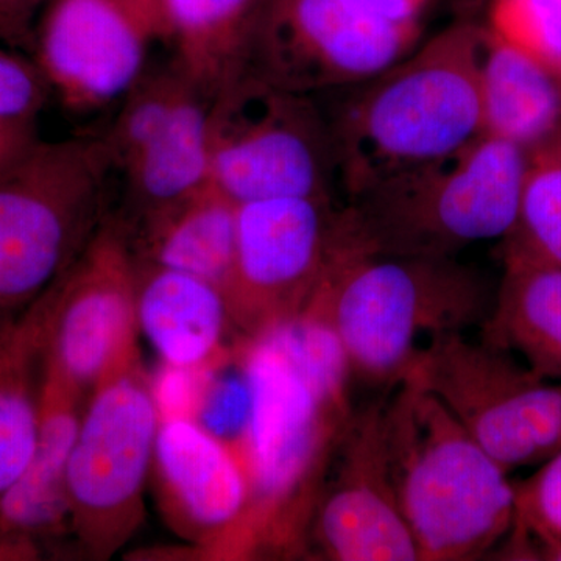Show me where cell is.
<instances>
[{
	"label": "cell",
	"mask_w": 561,
	"mask_h": 561,
	"mask_svg": "<svg viewBox=\"0 0 561 561\" xmlns=\"http://www.w3.org/2000/svg\"><path fill=\"white\" fill-rule=\"evenodd\" d=\"M242 360L250 411L236 453L250 501L238 559L309 556L313 511L354 411L348 365L309 312L243 341Z\"/></svg>",
	"instance_id": "1"
},
{
	"label": "cell",
	"mask_w": 561,
	"mask_h": 561,
	"mask_svg": "<svg viewBox=\"0 0 561 561\" xmlns=\"http://www.w3.org/2000/svg\"><path fill=\"white\" fill-rule=\"evenodd\" d=\"M483 33L478 21L456 18L420 49L350 88L328 117L346 197L481 135Z\"/></svg>",
	"instance_id": "2"
},
{
	"label": "cell",
	"mask_w": 561,
	"mask_h": 561,
	"mask_svg": "<svg viewBox=\"0 0 561 561\" xmlns=\"http://www.w3.org/2000/svg\"><path fill=\"white\" fill-rule=\"evenodd\" d=\"M530 157L479 135L423 164L387 176L339 208L334 243L370 256L457 257L501 241L518 213Z\"/></svg>",
	"instance_id": "3"
},
{
	"label": "cell",
	"mask_w": 561,
	"mask_h": 561,
	"mask_svg": "<svg viewBox=\"0 0 561 561\" xmlns=\"http://www.w3.org/2000/svg\"><path fill=\"white\" fill-rule=\"evenodd\" d=\"M494 297L481 273L457 257L370 256L332 243L306 312L334 335L350 376L389 389L421 335L481 328Z\"/></svg>",
	"instance_id": "4"
},
{
	"label": "cell",
	"mask_w": 561,
	"mask_h": 561,
	"mask_svg": "<svg viewBox=\"0 0 561 561\" xmlns=\"http://www.w3.org/2000/svg\"><path fill=\"white\" fill-rule=\"evenodd\" d=\"M391 482L421 561L478 560L515 522L508 472L434 394L402 376L386 409Z\"/></svg>",
	"instance_id": "5"
},
{
	"label": "cell",
	"mask_w": 561,
	"mask_h": 561,
	"mask_svg": "<svg viewBox=\"0 0 561 561\" xmlns=\"http://www.w3.org/2000/svg\"><path fill=\"white\" fill-rule=\"evenodd\" d=\"M116 171L103 138L36 139L0 168V323L49 289L101 227Z\"/></svg>",
	"instance_id": "6"
},
{
	"label": "cell",
	"mask_w": 561,
	"mask_h": 561,
	"mask_svg": "<svg viewBox=\"0 0 561 561\" xmlns=\"http://www.w3.org/2000/svg\"><path fill=\"white\" fill-rule=\"evenodd\" d=\"M210 181L236 205L332 198L337 176L330 121L311 95L247 70L209 106Z\"/></svg>",
	"instance_id": "7"
},
{
	"label": "cell",
	"mask_w": 561,
	"mask_h": 561,
	"mask_svg": "<svg viewBox=\"0 0 561 561\" xmlns=\"http://www.w3.org/2000/svg\"><path fill=\"white\" fill-rule=\"evenodd\" d=\"M160 421L140 357L88 397L70 453L68 490L72 537L91 559L113 557L142 524Z\"/></svg>",
	"instance_id": "8"
},
{
	"label": "cell",
	"mask_w": 561,
	"mask_h": 561,
	"mask_svg": "<svg viewBox=\"0 0 561 561\" xmlns=\"http://www.w3.org/2000/svg\"><path fill=\"white\" fill-rule=\"evenodd\" d=\"M402 376L434 394L507 472L561 449V386L511 351L446 332L419 346Z\"/></svg>",
	"instance_id": "9"
},
{
	"label": "cell",
	"mask_w": 561,
	"mask_h": 561,
	"mask_svg": "<svg viewBox=\"0 0 561 561\" xmlns=\"http://www.w3.org/2000/svg\"><path fill=\"white\" fill-rule=\"evenodd\" d=\"M419 22L382 16L364 0H272L250 70L287 91L356 87L413 50Z\"/></svg>",
	"instance_id": "10"
},
{
	"label": "cell",
	"mask_w": 561,
	"mask_h": 561,
	"mask_svg": "<svg viewBox=\"0 0 561 561\" xmlns=\"http://www.w3.org/2000/svg\"><path fill=\"white\" fill-rule=\"evenodd\" d=\"M337 213L334 201L324 197L238 206L228 305L242 339L264 337L306 311L330 261Z\"/></svg>",
	"instance_id": "11"
},
{
	"label": "cell",
	"mask_w": 561,
	"mask_h": 561,
	"mask_svg": "<svg viewBox=\"0 0 561 561\" xmlns=\"http://www.w3.org/2000/svg\"><path fill=\"white\" fill-rule=\"evenodd\" d=\"M49 291L47 364L90 397L140 357L136 256L125 221L103 220Z\"/></svg>",
	"instance_id": "12"
},
{
	"label": "cell",
	"mask_w": 561,
	"mask_h": 561,
	"mask_svg": "<svg viewBox=\"0 0 561 561\" xmlns=\"http://www.w3.org/2000/svg\"><path fill=\"white\" fill-rule=\"evenodd\" d=\"M389 389L354 408L321 486L309 530V553L332 561H419L402 518L387 454Z\"/></svg>",
	"instance_id": "13"
},
{
	"label": "cell",
	"mask_w": 561,
	"mask_h": 561,
	"mask_svg": "<svg viewBox=\"0 0 561 561\" xmlns=\"http://www.w3.org/2000/svg\"><path fill=\"white\" fill-rule=\"evenodd\" d=\"M33 28V61L62 105L101 110L122 101L146 70L154 38L125 0H46Z\"/></svg>",
	"instance_id": "14"
},
{
	"label": "cell",
	"mask_w": 561,
	"mask_h": 561,
	"mask_svg": "<svg viewBox=\"0 0 561 561\" xmlns=\"http://www.w3.org/2000/svg\"><path fill=\"white\" fill-rule=\"evenodd\" d=\"M151 474L173 529L208 552L238 559L250 490L234 448L187 416H164Z\"/></svg>",
	"instance_id": "15"
},
{
	"label": "cell",
	"mask_w": 561,
	"mask_h": 561,
	"mask_svg": "<svg viewBox=\"0 0 561 561\" xmlns=\"http://www.w3.org/2000/svg\"><path fill=\"white\" fill-rule=\"evenodd\" d=\"M87 400L46 360L35 451L0 500V560L38 559L44 546L72 535L68 468Z\"/></svg>",
	"instance_id": "16"
},
{
	"label": "cell",
	"mask_w": 561,
	"mask_h": 561,
	"mask_svg": "<svg viewBox=\"0 0 561 561\" xmlns=\"http://www.w3.org/2000/svg\"><path fill=\"white\" fill-rule=\"evenodd\" d=\"M136 313L139 332L169 367L202 370L243 341L219 287L138 257Z\"/></svg>",
	"instance_id": "17"
},
{
	"label": "cell",
	"mask_w": 561,
	"mask_h": 561,
	"mask_svg": "<svg viewBox=\"0 0 561 561\" xmlns=\"http://www.w3.org/2000/svg\"><path fill=\"white\" fill-rule=\"evenodd\" d=\"M238 206L213 183L138 219L130 242L138 260L190 273L228 300L236 264Z\"/></svg>",
	"instance_id": "18"
},
{
	"label": "cell",
	"mask_w": 561,
	"mask_h": 561,
	"mask_svg": "<svg viewBox=\"0 0 561 561\" xmlns=\"http://www.w3.org/2000/svg\"><path fill=\"white\" fill-rule=\"evenodd\" d=\"M479 94L482 135L534 151L561 128L559 73L483 25Z\"/></svg>",
	"instance_id": "19"
},
{
	"label": "cell",
	"mask_w": 561,
	"mask_h": 561,
	"mask_svg": "<svg viewBox=\"0 0 561 561\" xmlns=\"http://www.w3.org/2000/svg\"><path fill=\"white\" fill-rule=\"evenodd\" d=\"M272 0H160V38L173 61L206 95L250 70L251 55Z\"/></svg>",
	"instance_id": "20"
},
{
	"label": "cell",
	"mask_w": 561,
	"mask_h": 561,
	"mask_svg": "<svg viewBox=\"0 0 561 561\" xmlns=\"http://www.w3.org/2000/svg\"><path fill=\"white\" fill-rule=\"evenodd\" d=\"M50 291L0 323V500L31 463L38 438Z\"/></svg>",
	"instance_id": "21"
},
{
	"label": "cell",
	"mask_w": 561,
	"mask_h": 561,
	"mask_svg": "<svg viewBox=\"0 0 561 561\" xmlns=\"http://www.w3.org/2000/svg\"><path fill=\"white\" fill-rule=\"evenodd\" d=\"M209 106L208 95L192 84L161 130L122 169L136 219L210 181Z\"/></svg>",
	"instance_id": "22"
},
{
	"label": "cell",
	"mask_w": 561,
	"mask_h": 561,
	"mask_svg": "<svg viewBox=\"0 0 561 561\" xmlns=\"http://www.w3.org/2000/svg\"><path fill=\"white\" fill-rule=\"evenodd\" d=\"M481 339L546 381H561V268L504 265Z\"/></svg>",
	"instance_id": "23"
},
{
	"label": "cell",
	"mask_w": 561,
	"mask_h": 561,
	"mask_svg": "<svg viewBox=\"0 0 561 561\" xmlns=\"http://www.w3.org/2000/svg\"><path fill=\"white\" fill-rule=\"evenodd\" d=\"M500 242L504 265L561 268V162L530 154L518 213Z\"/></svg>",
	"instance_id": "24"
},
{
	"label": "cell",
	"mask_w": 561,
	"mask_h": 561,
	"mask_svg": "<svg viewBox=\"0 0 561 561\" xmlns=\"http://www.w3.org/2000/svg\"><path fill=\"white\" fill-rule=\"evenodd\" d=\"M485 27L542 65L561 68V0H489Z\"/></svg>",
	"instance_id": "25"
},
{
	"label": "cell",
	"mask_w": 561,
	"mask_h": 561,
	"mask_svg": "<svg viewBox=\"0 0 561 561\" xmlns=\"http://www.w3.org/2000/svg\"><path fill=\"white\" fill-rule=\"evenodd\" d=\"M515 522L534 537L561 538V449L526 481L513 483Z\"/></svg>",
	"instance_id": "26"
},
{
	"label": "cell",
	"mask_w": 561,
	"mask_h": 561,
	"mask_svg": "<svg viewBox=\"0 0 561 561\" xmlns=\"http://www.w3.org/2000/svg\"><path fill=\"white\" fill-rule=\"evenodd\" d=\"M50 90L33 58L0 43V121L36 122Z\"/></svg>",
	"instance_id": "27"
},
{
	"label": "cell",
	"mask_w": 561,
	"mask_h": 561,
	"mask_svg": "<svg viewBox=\"0 0 561 561\" xmlns=\"http://www.w3.org/2000/svg\"><path fill=\"white\" fill-rule=\"evenodd\" d=\"M39 139L36 122L0 121V168Z\"/></svg>",
	"instance_id": "28"
},
{
	"label": "cell",
	"mask_w": 561,
	"mask_h": 561,
	"mask_svg": "<svg viewBox=\"0 0 561 561\" xmlns=\"http://www.w3.org/2000/svg\"><path fill=\"white\" fill-rule=\"evenodd\" d=\"M33 32L25 27L7 0H0V43L10 47H31Z\"/></svg>",
	"instance_id": "29"
},
{
	"label": "cell",
	"mask_w": 561,
	"mask_h": 561,
	"mask_svg": "<svg viewBox=\"0 0 561 561\" xmlns=\"http://www.w3.org/2000/svg\"><path fill=\"white\" fill-rule=\"evenodd\" d=\"M364 2L391 21L419 22L421 11L430 0H364Z\"/></svg>",
	"instance_id": "30"
},
{
	"label": "cell",
	"mask_w": 561,
	"mask_h": 561,
	"mask_svg": "<svg viewBox=\"0 0 561 561\" xmlns=\"http://www.w3.org/2000/svg\"><path fill=\"white\" fill-rule=\"evenodd\" d=\"M516 529H519V527H516ZM524 534H527V531H524ZM527 535H529L531 546H534L535 560L561 561V538Z\"/></svg>",
	"instance_id": "31"
},
{
	"label": "cell",
	"mask_w": 561,
	"mask_h": 561,
	"mask_svg": "<svg viewBox=\"0 0 561 561\" xmlns=\"http://www.w3.org/2000/svg\"><path fill=\"white\" fill-rule=\"evenodd\" d=\"M125 2L130 3L133 10L149 25L154 38H160V16H158L160 0H125Z\"/></svg>",
	"instance_id": "32"
},
{
	"label": "cell",
	"mask_w": 561,
	"mask_h": 561,
	"mask_svg": "<svg viewBox=\"0 0 561 561\" xmlns=\"http://www.w3.org/2000/svg\"><path fill=\"white\" fill-rule=\"evenodd\" d=\"M7 2L10 3L11 10L20 18L22 24L33 32V28H35L33 21H35L36 13L43 9L46 0H7Z\"/></svg>",
	"instance_id": "33"
},
{
	"label": "cell",
	"mask_w": 561,
	"mask_h": 561,
	"mask_svg": "<svg viewBox=\"0 0 561 561\" xmlns=\"http://www.w3.org/2000/svg\"><path fill=\"white\" fill-rule=\"evenodd\" d=\"M489 0H453V10L461 20H476L485 10Z\"/></svg>",
	"instance_id": "34"
},
{
	"label": "cell",
	"mask_w": 561,
	"mask_h": 561,
	"mask_svg": "<svg viewBox=\"0 0 561 561\" xmlns=\"http://www.w3.org/2000/svg\"><path fill=\"white\" fill-rule=\"evenodd\" d=\"M531 154H541V157L549 158V160L561 162V128L559 133H557L556 138H553L548 146L534 151Z\"/></svg>",
	"instance_id": "35"
},
{
	"label": "cell",
	"mask_w": 561,
	"mask_h": 561,
	"mask_svg": "<svg viewBox=\"0 0 561 561\" xmlns=\"http://www.w3.org/2000/svg\"><path fill=\"white\" fill-rule=\"evenodd\" d=\"M557 73H559V77H560V80H561V68L559 69V72H557Z\"/></svg>",
	"instance_id": "36"
}]
</instances>
